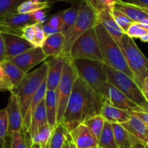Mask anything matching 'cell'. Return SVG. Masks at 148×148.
<instances>
[{
  "label": "cell",
  "mask_w": 148,
  "mask_h": 148,
  "mask_svg": "<svg viewBox=\"0 0 148 148\" xmlns=\"http://www.w3.org/2000/svg\"><path fill=\"white\" fill-rule=\"evenodd\" d=\"M103 104V98L78 76L61 123L70 133L80 123L100 114Z\"/></svg>",
  "instance_id": "obj_1"
},
{
  "label": "cell",
  "mask_w": 148,
  "mask_h": 148,
  "mask_svg": "<svg viewBox=\"0 0 148 148\" xmlns=\"http://www.w3.org/2000/svg\"><path fill=\"white\" fill-rule=\"evenodd\" d=\"M95 28L103 63L113 69L124 73L129 77L134 80L133 74L126 63L120 47L113 37L99 23H97Z\"/></svg>",
  "instance_id": "obj_2"
},
{
  "label": "cell",
  "mask_w": 148,
  "mask_h": 148,
  "mask_svg": "<svg viewBox=\"0 0 148 148\" xmlns=\"http://www.w3.org/2000/svg\"><path fill=\"white\" fill-rule=\"evenodd\" d=\"M79 5V12L76 23L69 34L65 37L63 49L60 55L65 62H71V49L74 42L88 30L95 28L97 23V14L88 0H82Z\"/></svg>",
  "instance_id": "obj_3"
},
{
  "label": "cell",
  "mask_w": 148,
  "mask_h": 148,
  "mask_svg": "<svg viewBox=\"0 0 148 148\" xmlns=\"http://www.w3.org/2000/svg\"><path fill=\"white\" fill-rule=\"evenodd\" d=\"M135 82L142 89L143 81L148 77V60L139 49L133 39L126 34L119 44Z\"/></svg>",
  "instance_id": "obj_4"
},
{
  "label": "cell",
  "mask_w": 148,
  "mask_h": 148,
  "mask_svg": "<svg viewBox=\"0 0 148 148\" xmlns=\"http://www.w3.org/2000/svg\"><path fill=\"white\" fill-rule=\"evenodd\" d=\"M72 63L78 76L104 99L108 79L103 62L87 59H75L73 60Z\"/></svg>",
  "instance_id": "obj_5"
},
{
  "label": "cell",
  "mask_w": 148,
  "mask_h": 148,
  "mask_svg": "<svg viewBox=\"0 0 148 148\" xmlns=\"http://www.w3.org/2000/svg\"><path fill=\"white\" fill-rule=\"evenodd\" d=\"M47 69V62H44L39 68L26 73L21 83L10 92L15 94L18 97L23 118L25 115L33 97L46 79Z\"/></svg>",
  "instance_id": "obj_6"
},
{
  "label": "cell",
  "mask_w": 148,
  "mask_h": 148,
  "mask_svg": "<svg viewBox=\"0 0 148 148\" xmlns=\"http://www.w3.org/2000/svg\"><path fill=\"white\" fill-rule=\"evenodd\" d=\"M104 68L108 76V83L116 86L142 110L148 113L147 101L135 81L129 77L124 73L113 69L105 64Z\"/></svg>",
  "instance_id": "obj_7"
},
{
  "label": "cell",
  "mask_w": 148,
  "mask_h": 148,
  "mask_svg": "<svg viewBox=\"0 0 148 148\" xmlns=\"http://www.w3.org/2000/svg\"><path fill=\"white\" fill-rule=\"evenodd\" d=\"M78 74L71 62H65L62 70V76L58 87L55 89L57 101V123L62 122L68 99L71 97L73 84Z\"/></svg>",
  "instance_id": "obj_8"
},
{
  "label": "cell",
  "mask_w": 148,
  "mask_h": 148,
  "mask_svg": "<svg viewBox=\"0 0 148 148\" xmlns=\"http://www.w3.org/2000/svg\"><path fill=\"white\" fill-rule=\"evenodd\" d=\"M71 58L72 61L87 59L103 62L95 28L88 30L74 42L71 49Z\"/></svg>",
  "instance_id": "obj_9"
},
{
  "label": "cell",
  "mask_w": 148,
  "mask_h": 148,
  "mask_svg": "<svg viewBox=\"0 0 148 148\" xmlns=\"http://www.w3.org/2000/svg\"><path fill=\"white\" fill-rule=\"evenodd\" d=\"M36 23L33 13L20 14L18 12L0 16V33L21 36L23 28L27 25Z\"/></svg>",
  "instance_id": "obj_10"
},
{
  "label": "cell",
  "mask_w": 148,
  "mask_h": 148,
  "mask_svg": "<svg viewBox=\"0 0 148 148\" xmlns=\"http://www.w3.org/2000/svg\"><path fill=\"white\" fill-rule=\"evenodd\" d=\"M103 99L104 103H107L129 112L143 111L138 105L129 99L124 94L110 83L107 84Z\"/></svg>",
  "instance_id": "obj_11"
},
{
  "label": "cell",
  "mask_w": 148,
  "mask_h": 148,
  "mask_svg": "<svg viewBox=\"0 0 148 148\" xmlns=\"http://www.w3.org/2000/svg\"><path fill=\"white\" fill-rule=\"evenodd\" d=\"M47 58L42 47H34L16 57L7 59L15 64L22 71L28 73V71L43 62Z\"/></svg>",
  "instance_id": "obj_12"
},
{
  "label": "cell",
  "mask_w": 148,
  "mask_h": 148,
  "mask_svg": "<svg viewBox=\"0 0 148 148\" xmlns=\"http://www.w3.org/2000/svg\"><path fill=\"white\" fill-rule=\"evenodd\" d=\"M8 114V129L7 136L10 137L15 132L22 130L23 125V118L21 112V105L17 95L11 92L7 108H5Z\"/></svg>",
  "instance_id": "obj_13"
},
{
  "label": "cell",
  "mask_w": 148,
  "mask_h": 148,
  "mask_svg": "<svg viewBox=\"0 0 148 148\" xmlns=\"http://www.w3.org/2000/svg\"><path fill=\"white\" fill-rule=\"evenodd\" d=\"M1 34L5 42L6 60L18 56L29 49L34 48L32 44L21 36L5 33Z\"/></svg>",
  "instance_id": "obj_14"
},
{
  "label": "cell",
  "mask_w": 148,
  "mask_h": 148,
  "mask_svg": "<svg viewBox=\"0 0 148 148\" xmlns=\"http://www.w3.org/2000/svg\"><path fill=\"white\" fill-rule=\"evenodd\" d=\"M112 7L103 8L96 12L97 20V23H99L103 25L104 28L116 41V43L119 44L121 37L124 34V32L118 25L112 15V13H111Z\"/></svg>",
  "instance_id": "obj_15"
},
{
  "label": "cell",
  "mask_w": 148,
  "mask_h": 148,
  "mask_svg": "<svg viewBox=\"0 0 148 148\" xmlns=\"http://www.w3.org/2000/svg\"><path fill=\"white\" fill-rule=\"evenodd\" d=\"M47 62L48 66L46 77L47 88V90L55 91L60 81L65 61L62 58L58 57L52 58Z\"/></svg>",
  "instance_id": "obj_16"
},
{
  "label": "cell",
  "mask_w": 148,
  "mask_h": 148,
  "mask_svg": "<svg viewBox=\"0 0 148 148\" xmlns=\"http://www.w3.org/2000/svg\"><path fill=\"white\" fill-rule=\"evenodd\" d=\"M71 138L77 148H89L98 147V142L87 126L84 123H80L70 132Z\"/></svg>",
  "instance_id": "obj_17"
},
{
  "label": "cell",
  "mask_w": 148,
  "mask_h": 148,
  "mask_svg": "<svg viewBox=\"0 0 148 148\" xmlns=\"http://www.w3.org/2000/svg\"><path fill=\"white\" fill-rule=\"evenodd\" d=\"M113 8L123 12L134 23L148 25V15L139 7L123 2L122 0H116L113 5Z\"/></svg>",
  "instance_id": "obj_18"
},
{
  "label": "cell",
  "mask_w": 148,
  "mask_h": 148,
  "mask_svg": "<svg viewBox=\"0 0 148 148\" xmlns=\"http://www.w3.org/2000/svg\"><path fill=\"white\" fill-rule=\"evenodd\" d=\"M121 125L141 142L145 145L148 142V127L136 116L131 115L129 120Z\"/></svg>",
  "instance_id": "obj_19"
},
{
  "label": "cell",
  "mask_w": 148,
  "mask_h": 148,
  "mask_svg": "<svg viewBox=\"0 0 148 148\" xmlns=\"http://www.w3.org/2000/svg\"><path fill=\"white\" fill-rule=\"evenodd\" d=\"M64 44L65 36L61 33H58L47 37L42 48L47 58H58L62 53Z\"/></svg>",
  "instance_id": "obj_20"
},
{
  "label": "cell",
  "mask_w": 148,
  "mask_h": 148,
  "mask_svg": "<svg viewBox=\"0 0 148 148\" xmlns=\"http://www.w3.org/2000/svg\"><path fill=\"white\" fill-rule=\"evenodd\" d=\"M100 114L105 121L110 123H121L127 121L131 117L130 112L104 103L101 110Z\"/></svg>",
  "instance_id": "obj_21"
},
{
  "label": "cell",
  "mask_w": 148,
  "mask_h": 148,
  "mask_svg": "<svg viewBox=\"0 0 148 148\" xmlns=\"http://www.w3.org/2000/svg\"><path fill=\"white\" fill-rule=\"evenodd\" d=\"M47 91V82L46 79H45L42 83V84H41L40 87L39 88V89L37 90L35 95H34L31 102H30L28 110H27L25 115L23 117V128H25L27 129H29L30 123H31L33 115H34V112L36 110V108H38L42 99L45 97Z\"/></svg>",
  "instance_id": "obj_22"
},
{
  "label": "cell",
  "mask_w": 148,
  "mask_h": 148,
  "mask_svg": "<svg viewBox=\"0 0 148 148\" xmlns=\"http://www.w3.org/2000/svg\"><path fill=\"white\" fill-rule=\"evenodd\" d=\"M111 124H112L113 134L118 148H132L134 145L139 141L132 136L131 134H129L119 123H111Z\"/></svg>",
  "instance_id": "obj_23"
},
{
  "label": "cell",
  "mask_w": 148,
  "mask_h": 148,
  "mask_svg": "<svg viewBox=\"0 0 148 148\" xmlns=\"http://www.w3.org/2000/svg\"><path fill=\"white\" fill-rule=\"evenodd\" d=\"M47 123H48V121L45 97L40 102L38 108H36L31 119L29 129H28L31 136H32L42 126Z\"/></svg>",
  "instance_id": "obj_24"
},
{
  "label": "cell",
  "mask_w": 148,
  "mask_h": 148,
  "mask_svg": "<svg viewBox=\"0 0 148 148\" xmlns=\"http://www.w3.org/2000/svg\"><path fill=\"white\" fill-rule=\"evenodd\" d=\"M79 12V5L71 7L62 12V25L60 28V33L63 34L65 37L69 34L74 24L76 23Z\"/></svg>",
  "instance_id": "obj_25"
},
{
  "label": "cell",
  "mask_w": 148,
  "mask_h": 148,
  "mask_svg": "<svg viewBox=\"0 0 148 148\" xmlns=\"http://www.w3.org/2000/svg\"><path fill=\"white\" fill-rule=\"evenodd\" d=\"M45 105L48 124L55 128L57 124V101L55 91L47 90L45 95Z\"/></svg>",
  "instance_id": "obj_26"
},
{
  "label": "cell",
  "mask_w": 148,
  "mask_h": 148,
  "mask_svg": "<svg viewBox=\"0 0 148 148\" xmlns=\"http://www.w3.org/2000/svg\"><path fill=\"white\" fill-rule=\"evenodd\" d=\"M10 137V148H31L32 141L28 129L23 128L22 130L13 132Z\"/></svg>",
  "instance_id": "obj_27"
},
{
  "label": "cell",
  "mask_w": 148,
  "mask_h": 148,
  "mask_svg": "<svg viewBox=\"0 0 148 148\" xmlns=\"http://www.w3.org/2000/svg\"><path fill=\"white\" fill-rule=\"evenodd\" d=\"M0 64L3 68L5 72L6 73L7 76H8L10 80L13 84L14 87L18 86L26 75L25 73L21 71L18 66H16L15 64L11 62L10 60H8L0 62Z\"/></svg>",
  "instance_id": "obj_28"
},
{
  "label": "cell",
  "mask_w": 148,
  "mask_h": 148,
  "mask_svg": "<svg viewBox=\"0 0 148 148\" xmlns=\"http://www.w3.org/2000/svg\"><path fill=\"white\" fill-rule=\"evenodd\" d=\"M71 136L65 126L62 123H58L54 129L49 142V148H61L65 141Z\"/></svg>",
  "instance_id": "obj_29"
},
{
  "label": "cell",
  "mask_w": 148,
  "mask_h": 148,
  "mask_svg": "<svg viewBox=\"0 0 148 148\" xmlns=\"http://www.w3.org/2000/svg\"><path fill=\"white\" fill-rule=\"evenodd\" d=\"M98 147L118 148L113 134L112 124L105 121L100 137L98 141Z\"/></svg>",
  "instance_id": "obj_30"
},
{
  "label": "cell",
  "mask_w": 148,
  "mask_h": 148,
  "mask_svg": "<svg viewBox=\"0 0 148 148\" xmlns=\"http://www.w3.org/2000/svg\"><path fill=\"white\" fill-rule=\"evenodd\" d=\"M55 128L49 126L48 123L42 126L32 136V144H38L41 146H45L49 144Z\"/></svg>",
  "instance_id": "obj_31"
},
{
  "label": "cell",
  "mask_w": 148,
  "mask_h": 148,
  "mask_svg": "<svg viewBox=\"0 0 148 148\" xmlns=\"http://www.w3.org/2000/svg\"><path fill=\"white\" fill-rule=\"evenodd\" d=\"M49 8V2L42 1H33L28 0L23 2L17 9V12L20 14H30L42 10H46Z\"/></svg>",
  "instance_id": "obj_32"
},
{
  "label": "cell",
  "mask_w": 148,
  "mask_h": 148,
  "mask_svg": "<svg viewBox=\"0 0 148 148\" xmlns=\"http://www.w3.org/2000/svg\"><path fill=\"white\" fill-rule=\"evenodd\" d=\"M105 122V119H104L103 116L101 114H99L86 120L84 122V123L87 126L91 133L93 134V136L98 142L102 129H103Z\"/></svg>",
  "instance_id": "obj_33"
},
{
  "label": "cell",
  "mask_w": 148,
  "mask_h": 148,
  "mask_svg": "<svg viewBox=\"0 0 148 148\" xmlns=\"http://www.w3.org/2000/svg\"><path fill=\"white\" fill-rule=\"evenodd\" d=\"M111 13H112V15H113V18H114L116 23H117L118 25L120 27L121 29L124 32V34H126V33L127 32L129 27H130L132 24L134 23V22L132 21L127 15H125L123 12L115 9V8H113V6L111 8Z\"/></svg>",
  "instance_id": "obj_34"
},
{
  "label": "cell",
  "mask_w": 148,
  "mask_h": 148,
  "mask_svg": "<svg viewBox=\"0 0 148 148\" xmlns=\"http://www.w3.org/2000/svg\"><path fill=\"white\" fill-rule=\"evenodd\" d=\"M28 0H0V16L16 12L18 7Z\"/></svg>",
  "instance_id": "obj_35"
},
{
  "label": "cell",
  "mask_w": 148,
  "mask_h": 148,
  "mask_svg": "<svg viewBox=\"0 0 148 148\" xmlns=\"http://www.w3.org/2000/svg\"><path fill=\"white\" fill-rule=\"evenodd\" d=\"M148 34V25L144 23H134L132 24L129 28L128 29L127 32L126 33V35L132 39L134 38H140L142 36Z\"/></svg>",
  "instance_id": "obj_36"
},
{
  "label": "cell",
  "mask_w": 148,
  "mask_h": 148,
  "mask_svg": "<svg viewBox=\"0 0 148 148\" xmlns=\"http://www.w3.org/2000/svg\"><path fill=\"white\" fill-rule=\"evenodd\" d=\"M35 27V36L32 45L34 47H42L47 37L43 31V23H34Z\"/></svg>",
  "instance_id": "obj_37"
},
{
  "label": "cell",
  "mask_w": 148,
  "mask_h": 148,
  "mask_svg": "<svg viewBox=\"0 0 148 148\" xmlns=\"http://www.w3.org/2000/svg\"><path fill=\"white\" fill-rule=\"evenodd\" d=\"M13 88V84L7 76L6 73L5 72L3 68L0 64V92L5 90L12 92Z\"/></svg>",
  "instance_id": "obj_38"
},
{
  "label": "cell",
  "mask_w": 148,
  "mask_h": 148,
  "mask_svg": "<svg viewBox=\"0 0 148 148\" xmlns=\"http://www.w3.org/2000/svg\"><path fill=\"white\" fill-rule=\"evenodd\" d=\"M8 121L6 110H0V139H5L8 134Z\"/></svg>",
  "instance_id": "obj_39"
},
{
  "label": "cell",
  "mask_w": 148,
  "mask_h": 148,
  "mask_svg": "<svg viewBox=\"0 0 148 148\" xmlns=\"http://www.w3.org/2000/svg\"><path fill=\"white\" fill-rule=\"evenodd\" d=\"M116 0H88L89 3L93 8L95 12L105 8L112 7Z\"/></svg>",
  "instance_id": "obj_40"
},
{
  "label": "cell",
  "mask_w": 148,
  "mask_h": 148,
  "mask_svg": "<svg viewBox=\"0 0 148 148\" xmlns=\"http://www.w3.org/2000/svg\"><path fill=\"white\" fill-rule=\"evenodd\" d=\"M35 36V27L34 24L27 25L23 28L21 31V37L26 41L32 44Z\"/></svg>",
  "instance_id": "obj_41"
},
{
  "label": "cell",
  "mask_w": 148,
  "mask_h": 148,
  "mask_svg": "<svg viewBox=\"0 0 148 148\" xmlns=\"http://www.w3.org/2000/svg\"><path fill=\"white\" fill-rule=\"evenodd\" d=\"M48 23H49L52 27H54V28H60V29L61 26H62V12L52 16V18L49 19V21H48Z\"/></svg>",
  "instance_id": "obj_42"
},
{
  "label": "cell",
  "mask_w": 148,
  "mask_h": 148,
  "mask_svg": "<svg viewBox=\"0 0 148 148\" xmlns=\"http://www.w3.org/2000/svg\"><path fill=\"white\" fill-rule=\"evenodd\" d=\"M130 114L136 116L148 127V113L145 111H132Z\"/></svg>",
  "instance_id": "obj_43"
},
{
  "label": "cell",
  "mask_w": 148,
  "mask_h": 148,
  "mask_svg": "<svg viewBox=\"0 0 148 148\" xmlns=\"http://www.w3.org/2000/svg\"><path fill=\"white\" fill-rule=\"evenodd\" d=\"M43 31L46 37L53 35V34H58V33H60V28H54L48 22L43 24Z\"/></svg>",
  "instance_id": "obj_44"
},
{
  "label": "cell",
  "mask_w": 148,
  "mask_h": 148,
  "mask_svg": "<svg viewBox=\"0 0 148 148\" xmlns=\"http://www.w3.org/2000/svg\"><path fill=\"white\" fill-rule=\"evenodd\" d=\"M45 10H42L36 11V12H33L35 18L36 23H43L45 22L46 20V14H45Z\"/></svg>",
  "instance_id": "obj_45"
},
{
  "label": "cell",
  "mask_w": 148,
  "mask_h": 148,
  "mask_svg": "<svg viewBox=\"0 0 148 148\" xmlns=\"http://www.w3.org/2000/svg\"><path fill=\"white\" fill-rule=\"evenodd\" d=\"M123 2L132 4L141 8H148V0H122Z\"/></svg>",
  "instance_id": "obj_46"
},
{
  "label": "cell",
  "mask_w": 148,
  "mask_h": 148,
  "mask_svg": "<svg viewBox=\"0 0 148 148\" xmlns=\"http://www.w3.org/2000/svg\"><path fill=\"white\" fill-rule=\"evenodd\" d=\"M6 60V55H5V47L3 37L0 33V62Z\"/></svg>",
  "instance_id": "obj_47"
},
{
  "label": "cell",
  "mask_w": 148,
  "mask_h": 148,
  "mask_svg": "<svg viewBox=\"0 0 148 148\" xmlns=\"http://www.w3.org/2000/svg\"><path fill=\"white\" fill-rule=\"evenodd\" d=\"M141 90H142L144 97H145V98L146 99V100L148 102V77L146 78V79L143 81Z\"/></svg>",
  "instance_id": "obj_48"
},
{
  "label": "cell",
  "mask_w": 148,
  "mask_h": 148,
  "mask_svg": "<svg viewBox=\"0 0 148 148\" xmlns=\"http://www.w3.org/2000/svg\"><path fill=\"white\" fill-rule=\"evenodd\" d=\"M61 148H77L76 144L74 143V142L73 141L71 136H70L65 142L64 143V145H62V147Z\"/></svg>",
  "instance_id": "obj_49"
},
{
  "label": "cell",
  "mask_w": 148,
  "mask_h": 148,
  "mask_svg": "<svg viewBox=\"0 0 148 148\" xmlns=\"http://www.w3.org/2000/svg\"><path fill=\"white\" fill-rule=\"evenodd\" d=\"M132 148H146V145L143 144L141 142H137L134 145V146L132 147Z\"/></svg>",
  "instance_id": "obj_50"
},
{
  "label": "cell",
  "mask_w": 148,
  "mask_h": 148,
  "mask_svg": "<svg viewBox=\"0 0 148 148\" xmlns=\"http://www.w3.org/2000/svg\"><path fill=\"white\" fill-rule=\"evenodd\" d=\"M141 41L142 42H148V34H145V35L142 36L139 38Z\"/></svg>",
  "instance_id": "obj_51"
},
{
  "label": "cell",
  "mask_w": 148,
  "mask_h": 148,
  "mask_svg": "<svg viewBox=\"0 0 148 148\" xmlns=\"http://www.w3.org/2000/svg\"><path fill=\"white\" fill-rule=\"evenodd\" d=\"M5 147H6L5 139H0V148H5Z\"/></svg>",
  "instance_id": "obj_52"
},
{
  "label": "cell",
  "mask_w": 148,
  "mask_h": 148,
  "mask_svg": "<svg viewBox=\"0 0 148 148\" xmlns=\"http://www.w3.org/2000/svg\"><path fill=\"white\" fill-rule=\"evenodd\" d=\"M31 148H41V145H38V144H32Z\"/></svg>",
  "instance_id": "obj_53"
},
{
  "label": "cell",
  "mask_w": 148,
  "mask_h": 148,
  "mask_svg": "<svg viewBox=\"0 0 148 148\" xmlns=\"http://www.w3.org/2000/svg\"><path fill=\"white\" fill-rule=\"evenodd\" d=\"M142 10H143L145 13H147L148 15V8H141V7H139Z\"/></svg>",
  "instance_id": "obj_54"
},
{
  "label": "cell",
  "mask_w": 148,
  "mask_h": 148,
  "mask_svg": "<svg viewBox=\"0 0 148 148\" xmlns=\"http://www.w3.org/2000/svg\"><path fill=\"white\" fill-rule=\"evenodd\" d=\"M41 148H49V145H45V146H41Z\"/></svg>",
  "instance_id": "obj_55"
},
{
  "label": "cell",
  "mask_w": 148,
  "mask_h": 148,
  "mask_svg": "<svg viewBox=\"0 0 148 148\" xmlns=\"http://www.w3.org/2000/svg\"><path fill=\"white\" fill-rule=\"evenodd\" d=\"M89 148H99L98 147H89Z\"/></svg>",
  "instance_id": "obj_56"
},
{
  "label": "cell",
  "mask_w": 148,
  "mask_h": 148,
  "mask_svg": "<svg viewBox=\"0 0 148 148\" xmlns=\"http://www.w3.org/2000/svg\"><path fill=\"white\" fill-rule=\"evenodd\" d=\"M33 1H41V0H33Z\"/></svg>",
  "instance_id": "obj_57"
},
{
  "label": "cell",
  "mask_w": 148,
  "mask_h": 148,
  "mask_svg": "<svg viewBox=\"0 0 148 148\" xmlns=\"http://www.w3.org/2000/svg\"><path fill=\"white\" fill-rule=\"evenodd\" d=\"M146 145H147V147H148V142H147V143L146 144Z\"/></svg>",
  "instance_id": "obj_58"
},
{
  "label": "cell",
  "mask_w": 148,
  "mask_h": 148,
  "mask_svg": "<svg viewBox=\"0 0 148 148\" xmlns=\"http://www.w3.org/2000/svg\"><path fill=\"white\" fill-rule=\"evenodd\" d=\"M146 148H148V147H147V145H146Z\"/></svg>",
  "instance_id": "obj_59"
},
{
  "label": "cell",
  "mask_w": 148,
  "mask_h": 148,
  "mask_svg": "<svg viewBox=\"0 0 148 148\" xmlns=\"http://www.w3.org/2000/svg\"><path fill=\"white\" fill-rule=\"evenodd\" d=\"M99 148H100V147H99Z\"/></svg>",
  "instance_id": "obj_60"
}]
</instances>
